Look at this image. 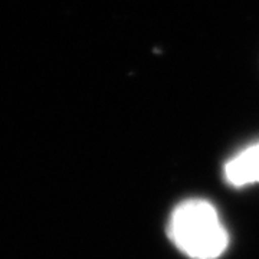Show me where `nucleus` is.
<instances>
[{
  "mask_svg": "<svg viewBox=\"0 0 259 259\" xmlns=\"http://www.w3.org/2000/svg\"><path fill=\"white\" fill-rule=\"evenodd\" d=\"M167 235L190 259H218L229 245V233L216 207L204 199L177 204L167 223Z\"/></svg>",
  "mask_w": 259,
  "mask_h": 259,
  "instance_id": "obj_1",
  "label": "nucleus"
},
{
  "mask_svg": "<svg viewBox=\"0 0 259 259\" xmlns=\"http://www.w3.org/2000/svg\"><path fill=\"white\" fill-rule=\"evenodd\" d=\"M223 177L232 187L259 183V141L229 158L223 166Z\"/></svg>",
  "mask_w": 259,
  "mask_h": 259,
  "instance_id": "obj_2",
  "label": "nucleus"
}]
</instances>
